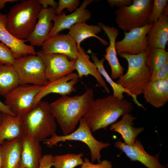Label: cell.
<instances>
[{"label": "cell", "instance_id": "cell-1", "mask_svg": "<svg viewBox=\"0 0 168 168\" xmlns=\"http://www.w3.org/2000/svg\"><path fill=\"white\" fill-rule=\"evenodd\" d=\"M93 92V89L89 88L81 95L62 96L50 103L51 111L63 135L75 130L94 100Z\"/></svg>", "mask_w": 168, "mask_h": 168}, {"label": "cell", "instance_id": "cell-2", "mask_svg": "<svg viewBox=\"0 0 168 168\" xmlns=\"http://www.w3.org/2000/svg\"><path fill=\"white\" fill-rule=\"evenodd\" d=\"M133 108L132 103L119 99L113 95L94 100L83 118L92 132L103 129L114 123L121 116L130 114Z\"/></svg>", "mask_w": 168, "mask_h": 168}, {"label": "cell", "instance_id": "cell-3", "mask_svg": "<svg viewBox=\"0 0 168 168\" xmlns=\"http://www.w3.org/2000/svg\"><path fill=\"white\" fill-rule=\"evenodd\" d=\"M42 7L38 0H23L6 15V28L15 37L26 40L33 31Z\"/></svg>", "mask_w": 168, "mask_h": 168}, {"label": "cell", "instance_id": "cell-4", "mask_svg": "<svg viewBox=\"0 0 168 168\" xmlns=\"http://www.w3.org/2000/svg\"><path fill=\"white\" fill-rule=\"evenodd\" d=\"M22 117L24 135L40 142L50 137L56 131V120L50 109V103L47 102L40 101Z\"/></svg>", "mask_w": 168, "mask_h": 168}, {"label": "cell", "instance_id": "cell-5", "mask_svg": "<svg viewBox=\"0 0 168 168\" xmlns=\"http://www.w3.org/2000/svg\"><path fill=\"white\" fill-rule=\"evenodd\" d=\"M147 53V50L138 54H118L127 61L128 69L115 82L137 96L143 93L151 81V74L146 63Z\"/></svg>", "mask_w": 168, "mask_h": 168}, {"label": "cell", "instance_id": "cell-6", "mask_svg": "<svg viewBox=\"0 0 168 168\" xmlns=\"http://www.w3.org/2000/svg\"><path fill=\"white\" fill-rule=\"evenodd\" d=\"M153 1L133 0L130 5L116 10L115 21L118 28L124 32L148 24Z\"/></svg>", "mask_w": 168, "mask_h": 168}, {"label": "cell", "instance_id": "cell-7", "mask_svg": "<svg viewBox=\"0 0 168 168\" xmlns=\"http://www.w3.org/2000/svg\"><path fill=\"white\" fill-rule=\"evenodd\" d=\"M79 123L78 128L72 133L59 136L54 133L49 138L44 140L43 143L47 147L52 148L61 142L77 141L82 142L87 145L90 150L91 162L93 163L96 161L98 163L100 162L101 161V151L108 147L110 144L96 139L92 134L90 127L83 118L80 119Z\"/></svg>", "mask_w": 168, "mask_h": 168}, {"label": "cell", "instance_id": "cell-8", "mask_svg": "<svg viewBox=\"0 0 168 168\" xmlns=\"http://www.w3.org/2000/svg\"><path fill=\"white\" fill-rule=\"evenodd\" d=\"M12 65L18 75L19 85L43 86L48 81L45 75V65L36 54L16 59Z\"/></svg>", "mask_w": 168, "mask_h": 168}, {"label": "cell", "instance_id": "cell-9", "mask_svg": "<svg viewBox=\"0 0 168 168\" xmlns=\"http://www.w3.org/2000/svg\"><path fill=\"white\" fill-rule=\"evenodd\" d=\"M42 86L18 85L4 96V103L15 116H23L34 108V99Z\"/></svg>", "mask_w": 168, "mask_h": 168}, {"label": "cell", "instance_id": "cell-10", "mask_svg": "<svg viewBox=\"0 0 168 168\" xmlns=\"http://www.w3.org/2000/svg\"><path fill=\"white\" fill-rule=\"evenodd\" d=\"M153 24L149 23L142 27L124 32L123 38L115 42L117 54H138L146 51L148 47L147 35Z\"/></svg>", "mask_w": 168, "mask_h": 168}, {"label": "cell", "instance_id": "cell-11", "mask_svg": "<svg viewBox=\"0 0 168 168\" xmlns=\"http://www.w3.org/2000/svg\"><path fill=\"white\" fill-rule=\"evenodd\" d=\"M45 66V73L48 81L61 78L73 72L75 69V60H70L65 55L59 54H45L40 50L36 52Z\"/></svg>", "mask_w": 168, "mask_h": 168}, {"label": "cell", "instance_id": "cell-12", "mask_svg": "<svg viewBox=\"0 0 168 168\" xmlns=\"http://www.w3.org/2000/svg\"><path fill=\"white\" fill-rule=\"evenodd\" d=\"M114 146L124 153L131 161H139L147 168H166L159 162V153L150 155L137 138L131 146L125 144L119 139L115 142Z\"/></svg>", "mask_w": 168, "mask_h": 168}, {"label": "cell", "instance_id": "cell-13", "mask_svg": "<svg viewBox=\"0 0 168 168\" xmlns=\"http://www.w3.org/2000/svg\"><path fill=\"white\" fill-rule=\"evenodd\" d=\"M41 51L46 54H64L70 60H75L77 55L78 47L75 40L68 34L58 33L49 37L41 46Z\"/></svg>", "mask_w": 168, "mask_h": 168}, {"label": "cell", "instance_id": "cell-14", "mask_svg": "<svg viewBox=\"0 0 168 168\" xmlns=\"http://www.w3.org/2000/svg\"><path fill=\"white\" fill-rule=\"evenodd\" d=\"M56 15L55 10L53 7L42 8L35 27L26 40V42L33 47L41 46L49 37L53 26L52 21H54Z\"/></svg>", "mask_w": 168, "mask_h": 168}, {"label": "cell", "instance_id": "cell-15", "mask_svg": "<svg viewBox=\"0 0 168 168\" xmlns=\"http://www.w3.org/2000/svg\"><path fill=\"white\" fill-rule=\"evenodd\" d=\"M93 1V0H85L79 7L69 15H66L65 12H63L56 15L49 37L59 33L63 30L69 29L76 24L86 22L90 19L91 14L86 8Z\"/></svg>", "mask_w": 168, "mask_h": 168}, {"label": "cell", "instance_id": "cell-16", "mask_svg": "<svg viewBox=\"0 0 168 168\" xmlns=\"http://www.w3.org/2000/svg\"><path fill=\"white\" fill-rule=\"evenodd\" d=\"M77 73L72 72L65 77L51 81H48L42 86L34 100V107L44 97L50 93L58 94L62 96H68L76 89L74 86L79 81Z\"/></svg>", "mask_w": 168, "mask_h": 168}, {"label": "cell", "instance_id": "cell-17", "mask_svg": "<svg viewBox=\"0 0 168 168\" xmlns=\"http://www.w3.org/2000/svg\"><path fill=\"white\" fill-rule=\"evenodd\" d=\"M98 26L103 30L108 37L110 44L106 47L105 60L108 62L111 69V78L113 79H119L124 74V68L120 64L117 58L115 43L116 38L119 35L118 30L114 27L106 26L101 22L98 23Z\"/></svg>", "mask_w": 168, "mask_h": 168}, {"label": "cell", "instance_id": "cell-18", "mask_svg": "<svg viewBox=\"0 0 168 168\" xmlns=\"http://www.w3.org/2000/svg\"><path fill=\"white\" fill-rule=\"evenodd\" d=\"M6 15L0 12V41L10 48L16 59L28 55H36L34 47L26 44V40L15 37L7 29Z\"/></svg>", "mask_w": 168, "mask_h": 168}, {"label": "cell", "instance_id": "cell-19", "mask_svg": "<svg viewBox=\"0 0 168 168\" xmlns=\"http://www.w3.org/2000/svg\"><path fill=\"white\" fill-rule=\"evenodd\" d=\"M75 69L77 71L79 79H81L83 76L89 75H92L99 86L103 87L106 93H110V90L96 65L91 61L89 56L81 46L78 48L77 57L75 60Z\"/></svg>", "mask_w": 168, "mask_h": 168}, {"label": "cell", "instance_id": "cell-20", "mask_svg": "<svg viewBox=\"0 0 168 168\" xmlns=\"http://www.w3.org/2000/svg\"><path fill=\"white\" fill-rule=\"evenodd\" d=\"M21 164L26 168H38L43 156L40 142L26 135L21 138Z\"/></svg>", "mask_w": 168, "mask_h": 168}, {"label": "cell", "instance_id": "cell-21", "mask_svg": "<svg viewBox=\"0 0 168 168\" xmlns=\"http://www.w3.org/2000/svg\"><path fill=\"white\" fill-rule=\"evenodd\" d=\"M24 135L22 116L2 113L0 125V143L6 140L22 138Z\"/></svg>", "mask_w": 168, "mask_h": 168}, {"label": "cell", "instance_id": "cell-22", "mask_svg": "<svg viewBox=\"0 0 168 168\" xmlns=\"http://www.w3.org/2000/svg\"><path fill=\"white\" fill-rule=\"evenodd\" d=\"M148 46L165 49L168 40V13L163 12L147 35Z\"/></svg>", "mask_w": 168, "mask_h": 168}, {"label": "cell", "instance_id": "cell-23", "mask_svg": "<svg viewBox=\"0 0 168 168\" xmlns=\"http://www.w3.org/2000/svg\"><path fill=\"white\" fill-rule=\"evenodd\" d=\"M136 117L130 114H124L119 121L111 125L110 130L120 134L124 143L131 146L138 136L145 129L144 127L138 128L133 126V123Z\"/></svg>", "mask_w": 168, "mask_h": 168}, {"label": "cell", "instance_id": "cell-24", "mask_svg": "<svg viewBox=\"0 0 168 168\" xmlns=\"http://www.w3.org/2000/svg\"><path fill=\"white\" fill-rule=\"evenodd\" d=\"M1 149L3 168H16L21 163V138L4 141Z\"/></svg>", "mask_w": 168, "mask_h": 168}, {"label": "cell", "instance_id": "cell-25", "mask_svg": "<svg viewBox=\"0 0 168 168\" xmlns=\"http://www.w3.org/2000/svg\"><path fill=\"white\" fill-rule=\"evenodd\" d=\"M68 34L76 41L78 48L83 40L90 37H94L98 39L105 45H108L109 43L105 40L98 36L97 35L101 30L97 25H89L85 22L77 23L72 26L69 29Z\"/></svg>", "mask_w": 168, "mask_h": 168}, {"label": "cell", "instance_id": "cell-26", "mask_svg": "<svg viewBox=\"0 0 168 168\" xmlns=\"http://www.w3.org/2000/svg\"><path fill=\"white\" fill-rule=\"evenodd\" d=\"M90 53L93 63L96 65L98 71L112 87L113 91V96L119 99H122L124 97L123 93H125L132 98L135 104L145 109L144 106L138 100L137 96L133 95L121 85L114 82L108 75L104 66L103 63L105 60L104 58L100 60L98 58L96 54L91 52Z\"/></svg>", "mask_w": 168, "mask_h": 168}, {"label": "cell", "instance_id": "cell-27", "mask_svg": "<svg viewBox=\"0 0 168 168\" xmlns=\"http://www.w3.org/2000/svg\"><path fill=\"white\" fill-rule=\"evenodd\" d=\"M164 80L150 81L147 85L143 94L147 102L153 106L158 108L167 102L163 93Z\"/></svg>", "mask_w": 168, "mask_h": 168}, {"label": "cell", "instance_id": "cell-28", "mask_svg": "<svg viewBox=\"0 0 168 168\" xmlns=\"http://www.w3.org/2000/svg\"><path fill=\"white\" fill-rule=\"evenodd\" d=\"M18 85V76L12 65L0 63V95L4 96Z\"/></svg>", "mask_w": 168, "mask_h": 168}, {"label": "cell", "instance_id": "cell-29", "mask_svg": "<svg viewBox=\"0 0 168 168\" xmlns=\"http://www.w3.org/2000/svg\"><path fill=\"white\" fill-rule=\"evenodd\" d=\"M146 64L152 76H155L168 61V52L165 49L148 46Z\"/></svg>", "mask_w": 168, "mask_h": 168}, {"label": "cell", "instance_id": "cell-30", "mask_svg": "<svg viewBox=\"0 0 168 168\" xmlns=\"http://www.w3.org/2000/svg\"><path fill=\"white\" fill-rule=\"evenodd\" d=\"M83 153H68L54 156L53 166L54 168H74L83 162Z\"/></svg>", "mask_w": 168, "mask_h": 168}, {"label": "cell", "instance_id": "cell-31", "mask_svg": "<svg viewBox=\"0 0 168 168\" xmlns=\"http://www.w3.org/2000/svg\"><path fill=\"white\" fill-rule=\"evenodd\" d=\"M168 0H154L152 9L149 16L148 23L156 22L163 10L167 5Z\"/></svg>", "mask_w": 168, "mask_h": 168}, {"label": "cell", "instance_id": "cell-32", "mask_svg": "<svg viewBox=\"0 0 168 168\" xmlns=\"http://www.w3.org/2000/svg\"><path fill=\"white\" fill-rule=\"evenodd\" d=\"M15 58L11 49L0 41V63L12 65Z\"/></svg>", "mask_w": 168, "mask_h": 168}, {"label": "cell", "instance_id": "cell-33", "mask_svg": "<svg viewBox=\"0 0 168 168\" xmlns=\"http://www.w3.org/2000/svg\"><path fill=\"white\" fill-rule=\"evenodd\" d=\"M79 2L78 0H59L58 7L55 9L56 14H59L65 8L69 12H73L78 8Z\"/></svg>", "mask_w": 168, "mask_h": 168}, {"label": "cell", "instance_id": "cell-34", "mask_svg": "<svg viewBox=\"0 0 168 168\" xmlns=\"http://www.w3.org/2000/svg\"><path fill=\"white\" fill-rule=\"evenodd\" d=\"M80 168H114L110 161L104 160L97 164L91 162L87 157L84 159V161Z\"/></svg>", "mask_w": 168, "mask_h": 168}, {"label": "cell", "instance_id": "cell-35", "mask_svg": "<svg viewBox=\"0 0 168 168\" xmlns=\"http://www.w3.org/2000/svg\"><path fill=\"white\" fill-rule=\"evenodd\" d=\"M167 78H168V61L155 76H151V81L164 80Z\"/></svg>", "mask_w": 168, "mask_h": 168}, {"label": "cell", "instance_id": "cell-36", "mask_svg": "<svg viewBox=\"0 0 168 168\" xmlns=\"http://www.w3.org/2000/svg\"><path fill=\"white\" fill-rule=\"evenodd\" d=\"M54 157L51 154L43 156L38 168H51L53 165Z\"/></svg>", "mask_w": 168, "mask_h": 168}, {"label": "cell", "instance_id": "cell-37", "mask_svg": "<svg viewBox=\"0 0 168 168\" xmlns=\"http://www.w3.org/2000/svg\"><path fill=\"white\" fill-rule=\"evenodd\" d=\"M107 2L111 7H116L119 8L129 6L132 3L131 0H107Z\"/></svg>", "mask_w": 168, "mask_h": 168}, {"label": "cell", "instance_id": "cell-38", "mask_svg": "<svg viewBox=\"0 0 168 168\" xmlns=\"http://www.w3.org/2000/svg\"><path fill=\"white\" fill-rule=\"evenodd\" d=\"M38 1L43 9L48 8L49 6L55 10L58 6V2L54 0H38Z\"/></svg>", "mask_w": 168, "mask_h": 168}, {"label": "cell", "instance_id": "cell-39", "mask_svg": "<svg viewBox=\"0 0 168 168\" xmlns=\"http://www.w3.org/2000/svg\"><path fill=\"white\" fill-rule=\"evenodd\" d=\"M163 95L165 100L168 101V78L164 80L163 86Z\"/></svg>", "mask_w": 168, "mask_h": 168}, {"label": "cell", "instance_id": "cell-40", "mask_svg": "<svg viewBox=\"0 0 168 168\" xmlns=\"http://www.w3.org/2000/svg\"><path fill=\"white\" fill-rule=\"evenodd\" d=\"M0 112L15 116L9 108L0 100Z\"/></svg>", "mask_w": 168, "mask_h": 168}, {"label": "cell", "instance_id": "cell-41", "mask_svg": "<svg viewBox=\"0 0 168 168\" xmlns=\"http://www.w3.org/2000/svg\"><path fill=\"white\" fill-rule=\"evenodd\" d=\"M17 0H0V10L3 9L7 2H17Z\"/></svg>", "mask_w": 168, "mask_h": 168}, {"label": "cell", "instance_id": "cell-42", "mask_svg": "<svg viewBox=\"0 0 168 168\" xmlns=\"http://www.w3.org/2000/svg\"><path fill=\"white\" fill-rule=\"evenodd\" d=\"M0 168H3L2 154L1 144L0 143Z\"/></svg>", "mask_w": 168, "mask_h": 168}, {"label": "cell", "instance_id": "cell-43", "mask_svg": "<svg viewBox=\"0 0 168 168\" xmlns=\"http://www.w3.org/2000/svg\"><path fill=\"white\" fill-rule=\"evenodd\" d=\"M16 168H26L25 167H24L21 163H20L19 165L18 166V167Z\"/></svg>", "mask_w": 168, "mask_h": 168}, {"label": "cell", "instance_id": "cell-44", "mask_svg": "<svg viewBox=\"0 0 168 168\" xmlns=\"http://www.w3.org/2000/svg\"><path fill=\"white\" fill-rule=\"evenodd\" d=\"M2 122V113L0 112V125Z\"/></svg>", "mask_w": 168, "mask_h": 168}]
</instances>
